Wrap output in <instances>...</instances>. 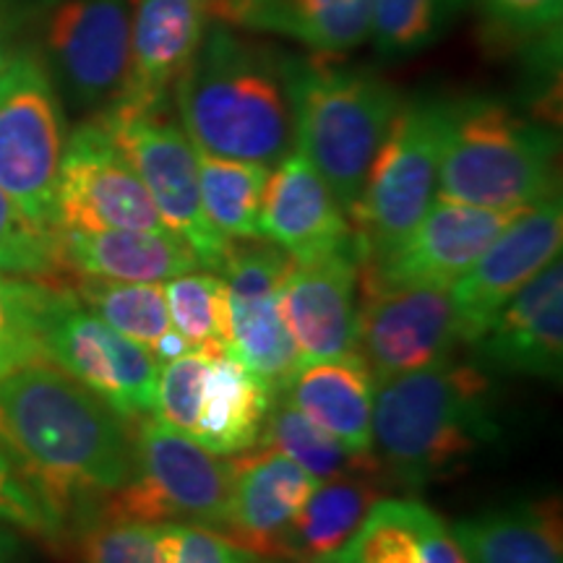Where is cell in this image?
I'll list each match as a JSON object with an SVG mask.
<instances>
[{"label":"cell","instance_id":"6da1fadb","mask_svg":"<svg viewBox=\"0 0 563 563\" xmlns=\"http://www.w3.org/2000/svg\"><path fill=\"white\" fill-rule=\"evenodd\" d=\"M0 441L66 538L131 475L129 420L53 363L0 382Z\"/></svg>","mask_w":563,"mask_h":563},{"label":"cell","instance_id":"7a4b0ae2","mask_svg":"<svg viewBox=\"0 0 563 563\" xmlns=\"http://www.w3.org/2000/svg\"><path fill=\"white\" fill-rule=\"evenodd\" d=\"M498 435L496 389L481 363L449 355L376 384L373 454L397 488L426 490L467 473Z\"/></svg>","mask_w":563,"mask_h":563},{"label":"cell","instance_id":"3957f363","mask_svg":"<svg viewBox=\"0 0 563 563\" xmlns=\"http://www.w3.org/2000/svg\"><path fill=\"white\" fill-rule=\"evenodd\" d=\"M282 53L209 21L191 66L175 84L180 125L196 150L274 167L292 146Z\"/></svg>","mask_w":563,"mask_h":563},{"label":"cell","instance_id":"277c9868","mask_svg":"<svg viewBox=\"0 0 563 563\" xmlns=\"http://www.w3.org/2000/svg\"><path fill=\"white\" fill-rule=\"evenodd\" d=\"M292 144L332 188L347 220L405 97L376 70L344 66L332 55L282 53Z\"/></svg>","mask_w":563,"mask_h":563},{"label":"cell","instance_id":"5b68a950","mask_svg":"<svg viewBox=\"0 0 563 563\" xmlns=\"http://www.w3.org/2000/svg\"><path fill=\"white\" fill-rule=\"evenodd\" d=\"M559 131L490 95L449 100L439 191L483 209H527L559 191Z\"/></svg>","mask_w":563,"mask_h":563},{"label":"cell","instance_id":"8992f818","mask_svg":"<svg viewBox=\"0 0 563 563\" xmlns=\"http://www.w3.org/2000/svg\"><path fill=\"white\" fill-rule=\"evenodd\" d=\"M131 475L97 511L136 522H188L222 530L232 490V460L207 452L154 415L129 420Z\"/></svg>","mask_w":563,"mask_h":563},{"label":"cell","instance_id":"52a82bcc","mask_svg":"<svg viewBox=\"0 0 563 563\" xmlns=\"http://www.w3.org/2000/svg\"><path fill=\"white\" fill-rule=\"evenodd\" d=\"M26 45L63 104L100 115L129 79L131 0H26Z\"/></svg>","mask_w":563,"mask_h":563},{"label":"cell","instance_id":"ba28073f","mask_svg":"<svg viewBox=\"0 0 563 563\" xmlns=\"http://www.w3.org/2000/svg\"><path fill=\"white\" fill-rule=\"evenodd\" d=\"M446 115L449 100L431 95L399 108L350 217L361 264L391 251L433 203Z\"/></svg>","mask_w":563,"mask_h":563},{"label":"cell","instance_id":"9c48e42d","mask_svg":"<svg viewBox=\"0 0 563 563\" xmlns=\"http://www.w3.org/2000/svg\"><path fill=\"white\" fill-rule=\"evenodd\" d=\"M66 139V104L40 55L24 42L0 76V188L45 230H55Z\"/></svg>","mask_w":563,"mask_h":563},{"label":"cell","instance_id":"30bf717a","mask_svg":"<svg viewBox=\"0 0 563 563\" xmlns=\"http://www.w3.org/2000/svg\"><path fill=\"white\" fill-rule=\"evenodd\" d=\"M100 123L150 191L162 222L191 245L201 269L220 272L232 241L209 222L201 201L199 162L173 108L104 110Z\"/></svg>","mask_w":563,"mask_h":563},{"label":"cell","instance_id":"8fae6325","mask_svg":"<svg viewBox=\"0 0 563 563\" xmlns=\"http://www.w3.org/2000/svg\"><path fill=\"white\" fill-rule=\"evenodd\" d=\"M45 357L121 418L152 415L159 363L60 287L45 329Z\"/></svg>","mask_w":563,"mask_h":563},{"label":"cell","instance_id":"7c38bea8","mask_svg":"<svg viewBox=\"0 0 563 563\" xmlns=\"http://www.w3.org/2000/svg\"><path fill=\"white\" fill-rule=\"evenodd\" d=\"M55 230H170L131 162L95 115L66 139L55 186Z\"/></svg>","mask_w":563,"mask_h":563},{"label":"cell","instance_id":"4fadbf2b","mask_svg":"<svg viewBox=\"0 0 563 563\" xmlns=\"http://www.w3.org/2000/svg\"><path fill=\"white\" fill-rule=\"evenodd\" d=\"M292 258L262 241L232 243L220 277L228 292V352L282 397L300 355L282 316V282Z\"/></svg>","mask_w":563,"mask_h":563},{"label":"cell","instance_id":"5bb4252c","mask_svg":"<svg viewBox=\"0 0 563 563\" xmlns=\"http://www.w3.org/2000/svg\"><path fill=\"white\" fill-rule=\"evenodd\" d=\"M522 211L470 207L435 196L402 241L373 262L361 264L357 285L368 290H384V287L449 290Z\"/></svg>","mask_w":563,"mask_h":563},{"label":"cell","instance_id":"9a60e30c","mask_svg":"<svg viewBox=\"0 0 563 563\" xmlns=\"http://www.w3.org/2000/svg\"><path fill=\"white\" fill-rule=\"evenodd\" d=\"M563 203L561 191L527 207L481 253V258L452 285L460 344L473 347L496 313L561 256Z\"/></svg>","mask_w":563,"mask_h":563},{"label":"cell","instance_id":"2e32d148","mask_svg":"<svg viewBox=\"0 0 563 563\" xmlns=\"http://www.w3.org/2000/svg\"><path fill=\"white\" fill-rule=\"evenodd\" d=\"M460 344L449 290L433 287H363L357 306L355 352L376 384L454 355Z\"/></svg>","mask_w":563,"mask_h":563},{"label":"cell","instance_id":"e0dca14e","mask_svg":"<svg viewBox=\"0 0 563 563\" xmlns=\"http://www.w3.org/2000/svg\"><path fill=\"white\" fill-rule=\"evenodd\" d=\"M357 282V249L313 262H290L279 300L300 365L355 350Z\"/></svg>","mask_w":563,"mask_h":563},{"label":"cell","instance_id":"ac0fdd59","mask_svg":"<svg viewBox=\"0 0 563 563\" xmlns=\"http://www.w3.org/2000/svg\"><path fill=\"white\" fill-rule=\"evenodd\" d=\"M209 0H133L123 95L108 110L173 108V89L209 26Z\"/></svg>","mask_w":563,"mask_h":563},{"label":"cell","instance_id":"d6986e66","mask_svg":"<svg viewBox=\"0 0 563 563\" xmlns=\"http://www.w3.org/2000/svg\"><path fill=\"white\" fill-rule=\"evenodd\" d=\"M485 371L561 382L563 371V262L545 266L506 302L470 347Z\"/></svg>","mask_w":563,"mask_h":563},{"label":"cell","instance_id":"ffe728a7","mask_svg":"<svg viewBox=\"0 0 563 563\" xmlns=\"http://www.w3.org/2000/svg\"><path fill=\"white\" fill-rule=\"evenodd\" d=\"M262 241L277 245L292 262L357 249L332 188L300 152L285 154L269 173L262 201Z\"/></svg>","mask_w":563,"mask_h":563},{"label":"cell","instance_id":"44dd1931","mask_svg":"<svg viewBox=\"0 0 563 563\" xmlns=\"http://www.w3.org/2000/svg\"><path fill=\"white\" fill-rule=\"evenodd\" d=\"M316 483L290 456L274 446L243 452L232 460V490L222 530L258 559L272 561L279 534L308 501Z\"/></svg>","mask_w":563,"mask_h":563},{"label":"cell","instance_id":"7402d4cb","mask_svg":"<svg viewBox=\"0 0 563 563\" xmlns=\"http://www.w3.org/2000/svg\"><path fill=\"white\" fill-rule=\"evenodd\" d=\"M209 16L332 58L371 40V0H209Z\"/></svg>","mask_w":563,"mask_h":563},{"label":"cell","instance_id":"603a6c76","mask_svg":"<svg viewBox=\"0 0 563 563\" xmlns=\"http://www.w3.org/2000/svg\"><path fill=\"white\" fill-rule=\"evenodd\" d=\"M282 394L350 452L373 454L376 378L355 350L302 363Z\"/></svg>","mask_w":563,"mask_h":563},{"label":"cell","instance_id":"cb8c5ba5","mask_svg":"<svg viewBox=\"0 0 563 563\" xmlns=\"http://www.w3.org/2000/svg\"><path fill=\"white\" fill-rule=\"evenodd\" d=\"M63 266L76 277L167 282L201 269L191 245L173 230H55Z\"/></svg>","mask_w":563,"mask_h":563},{"label":"cell","instance_id":"d4e9b609","mask_svg":"<svg viewBox=\"0 0 563 563\" xmlns=\"http://www.w3.org/2000/svg\"><path fill=\"white\" fill-rule=\"evenodd\" d=\"M389 488L384 470L340 475L319 483L279 534L272 561L327 563L342 551L368 517L373 504L382 501Z\"/></svg>","mask_w":563,"mask_h":563},{"label":"cell","instance_id":"484cf974","mask_svg":"<svg viewBox=\"0 0 563 563\" xmlns=\"http://www.w3.org/2000/svg\"><path fill=\"white\" fill-rule=\"evenodd\" d=\"M327 563H467V559L431 506L420 498L384 496Z\"/></svg>","mask_w":563,"mask_h":563},{"label":"cell","instance_id":"4316f807","mask_svg":"<svg viewBox=\"0 0 563 563\" xmlns=\"http://www.w3.org/2000/svg\"><path fill=\"white\" fill-rule=\"evenodd\" d=\"M274 394L251 368L220 352L211 357L201 412L191 439L217 456H235L262 446Z\"/></svg>","mask_w":563,"mask_h":563},{"label":"cell","instance_id":"83f0119b","mask_svg":"<svg viewBox=\"0 0 563 563\" xmlns=\"http://www.w3.org/2000/svg\"><path fill=\"white\" fill-rule=\"evenodd\" d=\"M467 563H563L561 506L555 498L498 506L454 527Z\"/></svg>","mask_w":563,"mask_h":563},{"label":"cell","instance_id":"f1b7e54d","mask_svg":"<svg viewBox=\"0 0 563 563\" xmlns=\"http://www.w3.org/2000/svg\"><path fill=\"white\" fill-rule=\"evenodd\" d=\"M196 150V146H194ZM201 201L228 241H262V201L272 167L196 150Z\"/></svg>","mask_w":563,"mask_h":563},{"label":"cell","instance_id":"f546056e","mask_svg":"<svg viewBox=\"0 0 563 563\" xmlns=\"http://www.w3.org/2000/svg\"><path fill=\"white\" fill-rule=\"evenodd\" d=\"M70 290L89 311H95L104 323H110L115 332L150 350V355L162 336L173 329L162 282L76 277Z\"/></svg>","mask_w":563,"mask_h":563},{"label":"cell","instance_id":"4dcf8cb0","mask_svg":"<svg viewBox=\"0 0 563 563\" xmlns=\"http://www.w3.org/2000/svg\"><path fill=\"white\" fill-rule=\"evenodd\" d=\"M266 446H274L277 452L306 470L316 483L332 481L340 475L368 473V470H382L376 454H355L347 446H342L334 435H329L323 428L316 426L302 415L298 407L277 397L266 418L264 441Z\"/></svg>","mask_w":563,"mask_h":563},{"label":"cell","instance_id":"1f68e13d","mask_svg":"<svg viewBox=\"0 0 563 563\" xmlns=\"http://www.w3.org/2000/svg\"><path fill=\"white\" fill-rule=\"evenodd\" d=\"M60 285L0 272V382L45 357L47 316Z\"/></svg>","mask_w":563,"mask_h":563},{"label":"cell","instance_id":"d6a6232c","mask_svg":"<svg viewBox=\"0 0 563 563\" xmlns=\"http://www.w3.org/2000/svg\"><path fill=\"white\" fill-rule=\"evenodd\" d=\"M467 0H371V42L386 60L418 55L452 30Z\"/></svg>","mask_w":563,"mask_h":563},{"label":"cell","instance_id":"836d02e7","mask_svg":"<svg viewBox=\"0 0 563 563\" xmlns=\"http://www.w3.org/2000/svg\"><path fill=\"white\" fill-rule=\"evenodd\" d=\"M165 298L173 329L191 347L228 352L230 316L222 277L201 274L199 269L180 274L167 279Z\"/></svg>","mask_w":563,"mask_h":563},{"label":"cell","instance_id":"e575fe53","mask_svg":"<svg viewBox=\"0 0 563 563\" xmlns=\"http://www.w3.org/2000/svg\"><path fill=\"white\" fill-rule=\"evenodd\" d=\"M0 272L55 282L66 277L58 235L34 224L0 188Z\"/></svg>","mask_w":563,"mask_h":563},{"label":"cell","instance_id":"d590c367","mask_svg":"<svg viewBox=\"0 0 563 563\" xmlns=\"http://www.w3.org/2000/svg\"><path fill=\"white\" fill-rule=\"evenodd\" d=\"M222 350L191 347L180 357L165 363L157 376V391H154L152 415L170 428L194 435L196 422L201 412L203 384H207V371L211 357L220 355Z\"/></svg>","mask_w":563,"mask_h":563},{"label":"cell","instance_id":"8d00e7d4","mask_svg":"<svg viewBox=\"0 0 563 563\" xmlns=\"http://www.w3.org/2000/svg\"><path fill=\"white\" fill-rule=\"evenodd\" d=\"M79 563H157L154 553V525L136 519L104 517L95 511L76 527Z\"/></svg>","mask_w":563,"mask_h":563},{"label":"cell","instance_id":"74e56055","mask_svg":"<svg viewBox=\"0 0 563 563\" xmlns=\"http://www.w3.org/2000/svg\"><path fill=\"white\" fill-rule=\"evenodd\" d=\"M157 563H264L214 527L188 522L154 525Z\"/></svg>","mask_w":563,"mask_h":563},{"label":"cell","instance_id":"f35d334b","mask_svg":"<svg viewBox=\"0 0 563 563\" xmlns=\"http://www.w3.org/2000/svg\"><path fill=\"white\" fill-rule=\"evenodd\" d=\"M0 525L19 527V530L30 532L51 545L66 543V534L21 477L11 454L5 452L3 441H0Z\"/></svg>","mask_w":563,"mask_h":563},{"label":"cell","instance_id":"ab89813d","mask_svg":"<svg viewBox=\"0 0 563 563\" xmlns=\"http://www.w3.org/2000/svg\"><path fill=\"white\" fill-rule=\"evenodd\" d=\"M485 16L506 34L525 40L551 37L561 30L563 0H477Z\"/></svg>","mask_w":563,"mask_h":563},{"label":"cell","instance_id":"60d3db41","mask_svg":"<svg viewBox=\"0 0 563 563\" xmlns=\"http://www.w3.org/2000/svg\"><path fill=\"white\" fill-rule=\"evenodd\" d=\"M26 42V0H0V76Z\"/></svg>","mask_w":563,"mask_h":563},{"label":"cell","instance_id":"b9f144b4","mask_svg":"<svg viewBox=\"0 0 563 563\" xmlns=\"http://www.w3.org/2000/svg\"><path fill=\"white\" fill-rule=\"evenodd\" d=\"M0 563H19V543L9 530L0 527Z\"/></svg>","mask_w":563,"mask_h":563},{"label":"cell","instance_id":"7bdbcfd3","mask_svg":"<svg viewBox=\"0 0 563 563\" xmlns=\"http://www.w3.org/2000/svg\"><path fill=\"white\" fill-rule=\"evenodd\" d=\"M264 563H290V561H264Z\"/></svg>","mask_w":563,"mask_h":563}]
</instances>
